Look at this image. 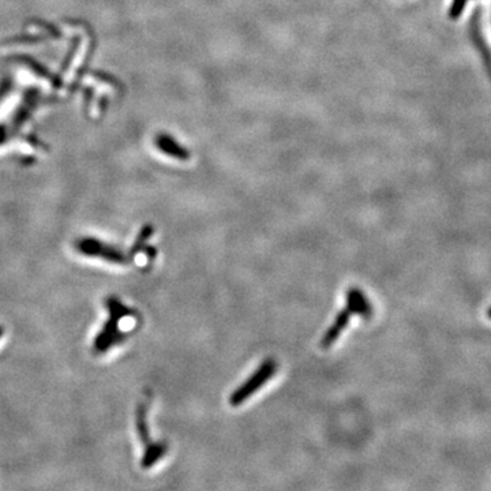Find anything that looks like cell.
Wrapping results in <instances>:
<instances>
[{"label": "cell", "instance_id": "1", "mask_svg": "<svg viewBox=\"0 0 491 491\" xmlns=\"http://www.w3.org/2000/svg\"><path fill=\"white\" fill-rule=\"evenodd\" d=\"M106 309L108 310L109 318L93 342V352L96 355L106 354L112 347L125 342L128 336L120 330L119 323L128 317L135 316V311L132 309L128 307L122 300L113 295L108 297L106 299Z\"/></svg>", "mask_w": 491, "mask_h": 491}, {"label": "cell", "instance_id": "2", "mask_svg": "<svg viewBox=\"0 0 491 491\" xmlns=\"http://www.w3.org/2000/svg\"><path fill=\"white\" fill-rule=\"evenodd\" d=\"M278 371V362L272 358L266 359L256 370V373L240 385L230 397V404L232 406H242L249 397H251L258 389L266 384Z\"/></svg>", "mask_w": 491, "mask_h": 491}, {"label": "cell", "instance_id": "3", "mask_svg": "<svg viewBox=\"0 0 491 491\" xmlns=\"http://www.w3.org/2000/svg\"><path fill=\"white\" fill-rule=\"evenodd\" d=\"M75 249L78 250L80 254L82 256H90V258H100L104 259L111 263H116V265H126L130 263L131 258L126 254L125 251H122L120 249L104 243L100 239L96 237H81L75 242Z\"/></svg>", "mask_w": 491, "mask_h": 491}, {"label": "cell", "instance_id": "4", "mask_svg": "<svg viewBox=\"0 0 491 491\" xmlns=\"http://www.w3.org/2000/svg\"><path fill=\"white\" fill-rule=\"evenodd\" d=\"M345 300H347V309L352 314H358V316L363 317L364 320H370L373 317V306L364 297L362 290H359V288L348 290L347 295H345Z\"/></svg>", "mask_w": 491, "mask_h": 491}, {"label": "cell", "instance_id": "5", "mask_svg": "<svg viewBox=\"0 0 491 491\" xmlns=\"http://www.w3.org/2000/svg\"><path fill=\"white\" fill-rule=\"evenodd\" d=\"M154 142H156L157 149L160 150V151H163L164 154L170 156V157L176 159V160L186 161V160H189L190 156H192L190 150L187 149V148H185V147H182V145H180L173 137H171L170 134H164V132L159 134V135L156 137V141H154Z\"/></svg>", "mask_w": 491, "mask_h": 491}, {"label": "cell", "instance_id": "6", "mask_svg": "<svg viewBox=\"0 0 491 491\" xmlns=\"http://www.w3.org/2000/svg\"><path fill=\"white\" fill-rule=\"evenodd\" d=\"M351 316L352 313L345 307L344 310H342L336 320L333 322V325L326 330V333L323 335L322 340H321V347L322 348H329L330 345H333L335 342H337L339 336L342 335V330L347 328V325L349 323V320H351Z\"/></svg>", "mask_w": 491, "mask_h": 491}, {"label": "cell", "instance_id": "7", "mask_svg": "<svg viewBox=\"0 0 491 491\" xmlns=\"http://www.w3.org/2000/svg\"><path fill=\"white\" fill-rule=\"evenodd\" d=\"M167 453H168V442L167 441L149 442L145 448L144 454H142L141 467L144 470H149L153 466H156Z\"/></svg>", "mask_w": 491, "mask_h": 491}, {"label": "cell", "instance_id": "8", "mask_svg": "<svg viewBox=\"0 0 491 491\" xmlns=\"http://www.w3.org/2000/svg\"><path fill=\"white\" fill-rule=\"evenodd\" d=\"M147 414H148V406L147 403H141L137 409V416H135V425H137V433L142 444L148 445L150 442L149 428H148V421H147Z\"/></svg>", "mask_w": 491, "mask_h": 491}, {"label": "cell", "instance_id": "9", "mask_svg": "<svg viewBox=\"0 0 491 491\" xmlns=\"http://www.w3.org/2000/svg\"><path fill=\"white\" fill-rule=\"evenodd\" d=\"M153 234H154V227H153V225H149V224L144 225V227L139 230L138 235L135 237V240H134V243H132V246H131V249H130V251H128V256H130L131 259L137 256L138 253H142V251H144V249L147 247V242L149 240L150 236L153 235Z\"/></svg>", "mask_w": 491, "mask_h": 491}, {"label": "cell", "instance_id": "10", "mask_svg": "<svg viewBox=\"0 0 491 491\" xmlns=\"http://www.w3.org/2000/svg\"><path fill=\"white\" fill-rule=\"evenodd\" d=\"M467 1H468V0H453V1H452V6H450V8H449V15H450V18H453V20H454V18H459V17L461 15V13H463V10H464Z\"/></svg>", "mask_w": 491, "mask_h": 491}, {"label": "cell", "instance_id": "11", "mask_svg": "<svg viewBox=\"0 0 491 491\" xmlns=\"http://www.w3.org/2000/svg\"><path fill=\"white\" fill-rule=\"evenodd\" d=\"M6 137H7V130H6L4 126H0V144L4 142Z\"/></svg>", "mask_w": 491, "mask_h": 491}, {"label": "cell", "instance_id": "12", "mask_svg": "<svg viewBox=\"0 0 491 491\" xmlns=\"http://www.w3.org/2000/svg\"><path fill=\"white\" fill-rule=\"evenodd\" d=\"M3 333H4V329H3V326H0V337L3 336Z\"/></svg>", "mask_w": 491, "mask_h": 491}, {"label": "cell", "instance_id": "13", "mask_svg": "<svg viewBox=\"0 0 491 491\" xmlns=\"http://www.w3.org/2000/svg\"><path fill=\"white\" fill-rule=\"evenodd\" d=\"M487 316H489V318H491V309H489V311H487Z\"/></svg>", "mask_w": 491, "mask_h": 491}]
</instances>
